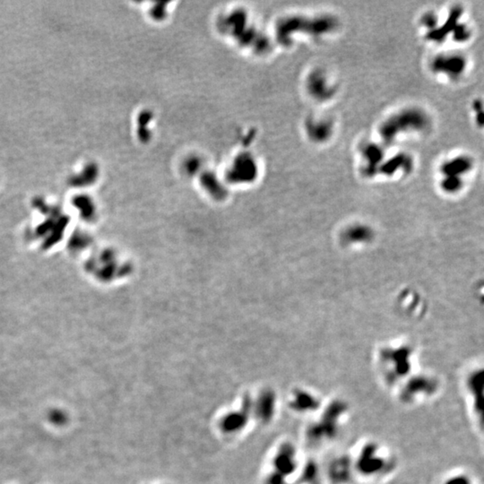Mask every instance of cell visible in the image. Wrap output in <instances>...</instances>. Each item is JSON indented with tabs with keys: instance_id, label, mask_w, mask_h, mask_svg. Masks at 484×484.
I'll list each match as a JSON object with an SVG mask.
<instances>
[{
	"instance_id": "13",
	"label": "cell",
	"mask_w": 484,
	"mask_h": 484,
	"mask_svg": "<svg viewBox=\"0 0 484 484\" xmlns=\"http://www.w3.org/2000/svg\"><path fill=\"white\" fill-rule=\"evenodd\" d=\"M50 420L54 424H59L62 425V423H65L67 421V416L64 414L63 412L59 411H53L50 414Z\"/></svg>"
},
{
	"instance_id": "6",
	"label": "cell",
	"mask_w": 484,
	"mask_h": 484,
	"mask_svg": "<svg viewBox=\"0 0 484 484\" xmlns=\"http://www.w3.org/2000/svg\"><path fill=\"white\" fill-rule=\"evenodd\" d=\"M429 119L419 110H404L387 120L381 127L382 136L387 140H394L397 134L425 130Z\"/></svg>"
},
{
	"instance_id": "2",
	"label": "cell",
	"mask_w": 484,
	"mask_h": 484,
	"mask_svg": "<svg viewBox=\"0 0 484 484\" xmlns=\"http://www.w3.org/2000/svg\"><path fill=\"white\" fill-rule=\"evenodd\" d=\"M350 413L351 407L346 400L341 397L325 400L321 410L306 429L305 436L309 446L325 448L339 439Z\"/></svg>"
},
{
	"instance_id": "7",
	"label": "cell",
	"mask_w": 484,
	"mask_h": 484,
	"mask_svg": "<svg viewBox=\"0 0 484 484\" xmlns=\"http://www.w3.org/2000/svg\"><path fill=\"white\" fill-rule=\"evenodd\" d=\"M325 484H354L357 481L351 453H339L323 466Z\"/></svg>"
},
{
	"instance_id": "10",
	"label": "cell",
	"mask_w": 484,
	"mask_h": 484,
	"mask_svg": "<svg viewBox=\"0 0 484 484\" xmlns=\"http://www.w3.org/2000/svg\"><path fill=\"white\" fill-rule=\"evenodd\" d=\"M434 71H440L450 77H457L464 72L466 62L460 56L448 55L440 56L432 63Z\"/></svg>"
},
{
	"instance_id": "12",
	"label": "cell",
	"mask_w": 484,
	"mask_h": 484,
	"mask_svg": "<svg viewBox=\"0 0 484 484\" xmlns=\"http://www.w3.org/2000/svg\"><path fill=\"white\" fill-rule=\"evenodd\" d=\"M440 484H477L474 477L466 472H454L447 475Z\"/></svg>"
},
{
	"instance_id": "9",
	"label": "cell",
	"mask_w": 484,
	"mask_h": 484,
	"mask_svg": "<svg viewBox=\"0 0 484 484\" xmlns=\"http://www.w3.org/2000/svg\"><path fill=\"white\" fill-rule=\"evenodd\" d=\"M325 399L321 394L308 388H299L292 394L290 405L295 412L315 416L321 410Z\"/></svg>"
},
{
	"instance_id": "3",
	"label": "cell",
	"mask_w": 484,
	"mask_h": 484,
	"mask_svg": "<svg viewBox=\"0 0 484 484\" xmlns=\"http://www.w3.org/2000/svg\"><path fill=\"white\" fill-rule=\"evenodd\" d=\"M413 353L407 347L386 348L380 351L377 365L386 387L395 390L399 385L414 372Z\"/></svg>"
},
{
	"instance_id": "5",
	"label": "cell",
	"mask_w": 484,
	"mask_h": 484,
	"mask_svg": "<svg viewBox=\"0 0 484 484\" xmlns=\"http://www.w3.org/2000/svg\"><path fill=\"white\" fill-rule=\"evenodd\" d=\"M464 388L471 418L477 430L483 435L484 425V373L483 368L474 369L466 375Z\"/></svg>"
},
{
	"instance_id": "1",
	"label": "cell",
	"mask_w": 484,
	"mask_h": 484,
	"mask_svg": "<svg viewBox=\"0 0 484 484\" xmlns=\"http://www.w3.org/2000/svg\"><path fill=\"white\" fill-rule=\"evenodd\" d=\"M357 480L378 484L388 479L398 469L397 457L377 439L363 440L351 453Z\"/></svg>"
},
{
	"instance_id": "4",
	"label": "cell",
	"mask_w": 484,
	"mask_h": 484,
	"mask_svg": "<svg viewBox=\"0 0 484 484\" xmlns=\"http://www.w3.org/2000/svg\"><path fill=\"white\" fill-rule=\"evenodd\" d=\"M438 377L423 372H414L394 390L395 398L401 405L415 407L433 401L442 390Z\"/></svg>"
},
{
	"instance_id": "8",
	"label": "cell",
	"mask_w": 484,
	"mask_h": 484,
	"mask_svg": "<svg viewBox=\"0 0 484 484\" xmlns=\"http://www.w3.org/2000/svg\"><path fill=\"white\" fill-rule=\"evenodd\" d=\"M470 159L467 157H457L449 162L444 163L441 168V172L444 174L441 187L447 192L457 191L461 189V175L470 171Z\"/></svg>"
},
{
	"instance_id": "11",
	"label": "cell",
	"mask_w": 484,
	"mask_h": 484,
	"mask_svg": "<svg viewBox=\"0 0 484 484\" xmlns=\"http://www.w3.org/2000/svg\"><path fill=\"white\" fill-rule=\"evenodd\" d=\"M311 79H313V83L315 84V86H317L313 87V93H315V95L319 98V100L328 99L333 95L334 91L324 73L319 71L315 76H313V78L311 77Z\"/></svg>"
}]
</instances>
